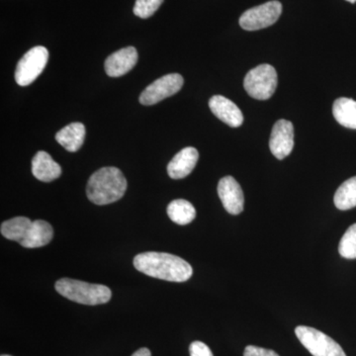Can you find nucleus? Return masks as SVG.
I'll use <instances>...</instances> for the list:
<instances>
[{"label":"nucleus","mask_w":356,"mask_h":356,"mask_svg":"<svg viewBox=\"0 0 356 356\" xmlns=\"http://www.w3.org/2000/svg\"><path fill=\"white\" fill-rule=\"evenodd\" d=\"M295 334L313 356H346L336 341L314 327L299 325L295 329Z\"/></svg>","instance_id":"5"},{"label":"nucleus","mask_w":356,"mask_h":356,"mask_svg":"<svg viewBox=\"0 0 356 356\" xmlns=\"http://www.w3.org/2000/svg\"><path fill=\"white\" fill-rule=\"evenodd\" d=\"M334 202L339 210L346 211L356 207V177L346 180L337 188Z\"/></svg>","instance_id":"20"},{"label":"nucleus","mask_w":356,"mask_h":356,"mask_svg":"<svg viewBox=\"0 0 356 356\" xmlns=\"http://www.w3.org/2000/svg\"><path fill=\"white\" fill-rule=\"evenodd\" d=\"M163 2V0H136L133 13L138 17L147 19L154 15Z\"/></svg>","instance_id":"22"},{"label":"nucleus","mask_w":356,"mask_h":356,"mask_svg":"<svg viewBox=\"0 0 356 356\" xmlns=\"http://www.w3.org/2000/svg\"><path fill=\"white\" fill-rule=\"evenodd\" d=\"M332 114L337 123L346 128L356 129V102L341 97L332 105Z\"/></svg>","instance_id":"17"},{"label":"nucleus","mask_w":356,"mask_h":356,"mask_svg":"<svg viewBox=\"0 0 356 356\" xmlns=\"http://www.w3.org/2000/svg\"><path fill=\"white\" fill-rule=\"evenodd\" d=\"M32 173L40 181L51 182L60 177L62 168L50 154L40 151L33 159Z\"/></svg>","instance_id":"14"},{"label":"nucleus","mask_w":356,"mask_h":356,"mask_svg":"<svg viewBox=\"0 0 356 356\" xmlns=\"http://www.w3.org/2000/svg\"><path fill=\"white\" fill-rule=\"evenodd\" d=\"M49 60V51L43 46H37L23 56L15 70V81L18 86H28L36 81L43 72Z\"/></svg>","instance_id":"6"},{"label":"nucleus","mask_w":356,"mask_h":356,"mask_svg":"<svg viewBox=\"0 0 356 356\" xmlns=\"http://www.w3.org/2000/svg\"><path fill=\"white\" fill-rule=\"evenodd\" d=\"M55 287L62 296L83 305L95 306L108 303L112 296L111 290L105 285L91 284L70 278H62L57 281Z\"/></svg>","instance_id":"3"},{"label":"nucleus","mask_w":356,"mask_h":356,"mask_svg":"<svg viewBox=\"0 0 356 356\" xmlns=\"http://www.w3.org/2000/svg\"><path fill=\"white\" fill-rule=\"evenodd\" d=\"M132 356H152V353L147 348H144L136 351Z\"/></svg>","instance_id":"25"},{"label":"nucleus","mask_w":356,"mask_h":356,"mask_svg":"<svg viewBox=\"0 0 356 356\" xmlns=\"http://www.w3.org/2000/svg\"><path fill=\"white\" fill-rule=\"evenodd\" d=\"M243 356H280L275 351L259 348V346H248L245 348Z\"/></svg>","instance_id":"24"},{"label":"nucleus","mask_w":356,"mask_h":356,"mask_svg":"<svg viewBox=\"0 0 356 356\" xmlns=\"http://www.w3.org/2000/svg\"><path fill=\"white\" fill-rule=\"evenodd\" d=\"M199 154L195 147H184L175 154L168 165V173L172 179H182L188 177L197 163Z\"/></svg>","instance_id":"13"},{"label":"nucleus","mask_w":356,"mask_h":356,"mask_svg":"<svg viewBox=\"0 0 356 356\" xmlns=\"http://www.w3.org/2000/svg\"><path fill=\"white\" fill-rule=\"evenodd\" d=\"M32 222L27 217H15L13 219L8 220L2 222L1 235L7 240L14 241V242L21 243L24 238L28 229L31 226Z\"/></svg>","instance_id":"19"},{"label":"nucleus","mask_w":356,"mask_h":356,"mask_svg":"<svg viewBox=\"0 0 356 356\" xmlns=\"http://www.w3.org/2000/svg\"><path fill=\"white\" fill-rule=\"evenodd\" d=\"M184 77L179 74H166L165 76L159 77L143 91L140 96V104L149 106L177 95L184 86Z\"/></svg>","instance_id":"8"},{"label":"nucleus","mask_w":356,"mask_h":356,"mask_svg":"<svg viewBox=\"0 0 356 356\" xmlns=\"http://www.w3.org/2000/svg\"><path fill=\"white\" fill-rule=\"evenodd\" d=\"M127 191V180L114 166L100 168L89 178L86 195L96 205H108L123 197Z\"/></svg>","instance_id":"2"},{"label":"nucleus","mask_w":356,"mask_h":356,"mask_svg":"<svg viewBox=\"0 0 356 356\" xmlns=\"http://www.w3.org/2000/svg\"><path fill=\"white\" fill-rule=\"evenodd\" d=\"M339 252L344 259H356V224L350 226L341 238Z\"/></svg>","instance_id":"21"},{"label":"nucleus","mask_w":356,"mask_h":356,"mask_svg":"<svg viewBox=\"0 0 356 356\" xmlns=\"http://www.w3.org/2000/svg\"><path fill=\"white\" fill-rule=\"evenodd\" d=\"M138 51L134 47H126L115 51L105 60V72L110 77H119L128 74L137 64Z\"/></svg>","instance_id":"11"},{"label":"nucleus","mask_w":356,"mask_h":356,"mask_svg":"<svg viewBox=\"0 0 356 356\" xmlns=\"http://www.w3.org/2000/svg\"><path fill=\"white\" fill-rule=\"evenodd\" d=\"M53 236L54 231L51 225L43 220H37L32 222L20 245L27 248L44 247L53 240Z\"/></svg>","instance_id":"15"},{"label":"nucleus","mask_w":356,"mask_h":356,"mask_svg":"<svg viewBox=\"0 0 356 356\" xmlns=\"http://www.w3.org/2000/svg\"><path fill=\"white\" fill-rule=\"evenodd\" d=\"M277 83L275 69L273 65L264 64L248 72L243 86L250 97L257 100H267L275 92Z\"/></svg>","instance_id":"4"},{"label":"nucleus","mask_w":356,"mask_h":356,"mask_svg":"<svg viewBox=\"0 0 356 356\" xmlns=\"http://www.w3.org/2000/svg\"><path fill=\"white\" fill-rule=\"evenodd\" d=\"M209 107L212 113L232 128H238L243 123V115L241 109L228 98L215 95L211 98Z\"/></svg>","instance_id":"12"},{"label":"nucleus","mask_w":356,"mask_h":356,"mask_svg":"<svg viewBox=\"0 0 356 356\" xmlns=\"http://www.w3.org/2000/svg\"><path fill=\"white\" fill-rule=\"evenodd\" d=\"M346 1L350 2V3H355L356 0H346Z\"/></svg>","instance_id":"26"},{"label":"nucleus","mask_w":356,"mask_h":356,"mask_svg":"<svg viewBox=\"0 0 356 356\" xmlns=\"http://www.w3.org/2000/svg\"><path fill=\"white\" fill-rule=\"evenodd\" d=\"M1 356H11V355H2Z\"/></svg>","instance_id":"27"},{"label":"nucleus","mask_w":356,"mask_h":356,"mask_svg":"<svg viewBox=\"0 0 356 356\" xmlns=\"http://www.w3.org/2000/svg\"><path fill=\"white\" fill-rule=\"evenodd\" d=\"M282 13V4L277 0L248 9L240 18V25L247 31H257L273 25Z\"/></svg>","instance_id":"7"},{"label":"nucleus","mask_w":356,"mask_h":356,"mask_svg":"<svg viewBox=\"0 0 356 356\" xmlns=\"http://www.w3.org/2000/svg\"><path fill=\"white\" fill-rule=\"evenodd\" d=\"M294 147V127L290 121L281 119L274 124L269 140V149L277 159H284Z\"/></svg>","instance_id":"9"},{"label":"nucleus","mask_w":356,"mask_h":356,"mask_svg":"<svg viewBox=\"0 0 356 356\" xmlns=\"http://www.w3.org/2000/svg\"><path fill=\"white\" fill-rule=\"evenodd\" d=\"M218 194L222 206L229 214L238 215L243 212L245 197L242 187L235 178L222 177L218 184Z\"/></svg>","instance_id":"10"},{"label":"nucleus","mask_w":356,"mask_h":356,"mask_svg":"<svg viewBox=\"0 0 356 356\" xmlns=\"http://www.w3.org/2000/svg\"><path fill=\"white\" fill-rule=\"evenodd\" d=\"M86 138V127L83 124L74 122L69 124L56 135V140L60 146L64 147L70 153L79 151L83 145Z\"/></svg>","instance_id":"16"},{"label":"nucleus","mask_w":356,"mask_h":356,"mask_svg":"<svg viewBox=\"0 0 356 356\" xmlns=\"http://www.w3.org/2000/svg\"><path fill=\"white\" fill-rule=\"evenodd\" d=\"M134 266L147 276L170 282H185L193 274L188 262L166 252H149L136 255Z\"/></svg>","instance_id":"1"},{"label":"nucleus","mask_w":356,"mask_h":356,"mask_svg":"<svg viewBox=\"0 0 356 356\" xmlns=\"http://www.w3.org/2000/svg\"><path fill=\"white\" fill-rule=\"evenodd\" d=\"M168 215L175 224L184 226L195 219L196 210L189 201L177 199L168 206Z\"/></svg>","instance_id":"18"},{"label":"nucleus","mask_w":356,"mask_h":356,"mask_svg":"<svg viewBox=\"0 0 356 356\" xmlns=\"http://www.w3.org/2000/svg\"><path fill=\"white\" fill-rule=\"evenodd\" d=\"M191 356H214L209 346L202 341H193L189 346Z\"/></svg>","instance_id":"23"}]
</instances>
